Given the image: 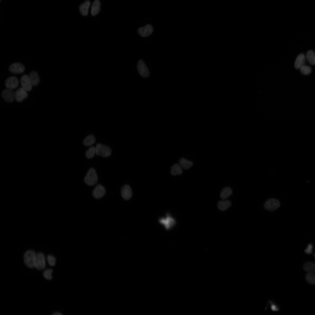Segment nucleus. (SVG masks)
Wrapping results in <instances>:
<instances>
[{"instance_id": "obj_12", "label": "nucleus", "mask_w": 315, "mask_h": 315, "mask_svg": "<svg viewBox=\"0 0 315 315\" xmlns=\"http://www.w3.org/2000/svg\"><path fill=\"white\" fill-rule=\"evenodd\" d=\"M153 29L152 26L147 24L144 27L139 28L138 30L139 34L143 37L148 36L152 33Z\"/></svg>"}, {"instance_id": "obj_8", "label": "nucleus", "mask_w": 315, "mask_h": 315, "mask_svg": "<svg viewBox=\"0 0 315 315\" xmlns=\"http://www.w3.org/2000/svg\"><path fill=\"white\" fill-rule=\"evenodd\" d=\"M137 67L138 71L141 76L147 77L148 76L149 74L148 70L142 60H140L139 61Z\"/></svg>"}, {"instance_id": "obj_2", "label": "nucleus", "mask_w": 315, "mask_h": 315, "mask_svg": "<svg viewBox=\"0 0 315 315\" xmlns=\"http://www.w3.org/2000/svg\"><path fill=\"white\" fill-rule=\"evenodd\" d=\"M158 221L167 230L172 228L176 223L175 219L169 213H167L165 217L160 218Z\"/></svg>"}, {"instance_id": "obj_14", "label": "nucleus", "mask_w": 315, "mask_h": 315, "mask_svg": "<svg viewBox=\"0 0 315 315\" xmlns=\"http://www.w3.org/2000/svg\"><path fill=\"white\" fill-rule=\"evenodd\" d=\"M27 96V91L22 87L18 89L15 92V99L18 102L23 101Z\"/></svg>"}, {"instance_id": "obj_28", "label": "nucleus", "mask_w": 315, "mask_h": 315, "mask_svg": "<svg viewBox=\"0 0 315 315\" xmlns=\"http://www.w3.org/2000/svg\"><path fill=\"white\" fill-rule=\"evenodd\" d=\"M306 279L309 284H315V275L314 274L307 273L306 275Z\"/></svg>"}, {"instance_id": "obj_30", "label": "nucleus", "mask_w": 315, "mask_h": 315, "mask_svg": "<svg viewBox=\"0 0 315 315\" xmlns=\"http://www.w3.org/2000/svg\"><path fill=\"white\" fill-rule=\"evenodd\" d=\"M300 68V71L302 74L307 75L311 72V68L309 66L303 65Z\"/></svg>"}, {"instance_id": "obj_18", "label": "nucleus", "mask_w": 315, "mask_h": 315, "mask_svg": "<svg viewBox=\"0 0 315 315\" xmlns=\"http://www.w3.org/2000/svg\"><path fill=\"white\" fill-rule=\"evenodd\" d=\"M100 4L99 0H95L93 2L91 6V13L94 16L97 14L100 10Z\"/></svg>"}, {"instance_id": "obj_33", "label": "nucleus", "mask_w": 315, "mask_h": 315, "mask_svg": "<svg viewBox=\"0 0 315 315\" xmlns=\"http://www.w3.org/2000/svg\"><path fill=\"white\" fill-rule=\"evenodd\" d=\"M313 246L311 244H309L306 249L305 250V252L307 254H310L312 252Z\"/></svg>"}, {"instance_id": "obj_4", "label": "nucleus", "mask_w": 315, "mask_h": 315, "mask_svg": "<svg viewBox=\"0 0 315 315\" xmlns=\"http://www.w3.org/2000/svg\"><path fill=\"white\" fill-rule=\"evenodd\" d=\"M111 153V150L108 147L100 144H98L97 145L96 147V154L97 155L106 157L110 156Z\"/></svg>"}, {"instance_id": "obj_36", "label": "nucleus", "mask_w": 315, "mask_h": 315, "mask_svg": "<svg viewBox=\"0 0 315 315\" xmlns=\"http://www.w3.org/2000/svg\"><path fill=\"white\" fill-rule=\"evenodd\" d=\"M1 0H0V1H1Z\"/></svg>"}, {"instance_id": "obj_20", "label": "nucleus", "mask_w": 315, "mask_h": 315, "mask_svg": "<svg viewBox=\"0 0 315 315\" xmlns=\"http://www.w3.org/2000/svg\"><path fill=\"white\" fill-rule=\"evenodd\" d=\"M90 5V2L87 1L81 4L79 7V10L81 14L86 16L88 13V9Z\"/></svg>"}, {"instance_id": "obj_15", "label": "nucleus", "mask_w": 315, "mask_h": 315, "mask_svg": "<svg viewBox=\"0 0 315 315\" xmlns=\"http://www.w3.org/2000/svg\"><path fill=\"white\" fill-rule=\"evenodd\" d=\"M121 196L125 200L130 199L132 196V192L130 187L128 185H125L121 189Z\"/></svg>"}, {"instance_id": "obj_35", "label": "nucleus", "mask_w": 315, "mask_h": 315, "mask_svg": "<svg viewBox=\"0 0 315 315\" xmlns=\"http://www.w3.org/2000/svg\"><path fill=\"white\" fill-rule=\"evenodd\" d=\"M314 257H315V254H314Z\"/></svg>"}, {"instance_id": "obj_25", "label": "nucleus", "mask_w": 315, "mask_h": 315, "mask_svg": "<svg viewBox=\"0 0 315 315\" xmlns=\"http://www.w3.org/2000/svg\"><path fill=\"white\" fill-rule=\"evenodd\" d=\"M306 58L309 62L311 65L315 64V54L312 50L308 51L306 55Z\"/></svg>"}, {"instance_id": "obj_13", "label": "nucleus", "mask_w": 315, "mask_h": 315, "mask_svg": "<svg viewBox=\"0 0 315 315\" xmlns=\"http://www.w3.org/2000/svg\"><path fill=\"white\" fill-rule=\"evenodd\" d=\"M105 193V190L104 188L101 185L99 184L94 188L92 192V195L94 198L99 199L103 197Z\"/></svg>"}, {"instance_id": "obj_29", "label": "nucleus", "mask_w": 315, "mask_h": 315, "mask_svg": "<svg viewBox=\"0 0 315 315\" xmlns=\"http://www.w3.org/2000/svg\"><path fill=\"white\" fill-rule=\"evenodd\" d=\"M52 270L51 269H48L46 270L43 272V276L46 279L50 280L52 279Z\"/></svg>"}, {"instance_id": "obj_21", "label": "nucleus", "mask_w": 315, "mask_h": 315, "mask_svg": "<svg viewBox=\"0 0 315 315\" xmlns=\"http://www.w3.org/2000/svg\"><path fill=\"white\" fill-rule=\"evenodd\" d=\"M31 82L33 86L38 85L40 81V79L38 74L36 72H31L29 76Z\"/></svg>"}, {"instance_id": "obj_22", "label": "nucleus", "mask_w": 315, "mask_h": 315, "mask_svg": "<svg viewBox=\"0 0 315 315\" xmlns=\"http://www.w3.org/2000/svg\"><path fill=\"white\" fill-rule=\"evenodd\" d=\"M178 163L182 168L185 170L189 169L193 164L192 162L184 158H182L180 159Z\"/></svg>"}, {"instance_id": "obj_32", "label": "nucleus", "mask_w": 315, "mask_h": 315, "mask_svg": "<svg viewBox=\"0 0 315 315\" xmlns=\"http://www.w3.org/2000/svg\"><path fill=\"white\" fill-rule=\"evenodd\" d=\"M271 310L273 311H278L279 309L278 306L274 304L271 301H270Z\"/></svg>"}, {"instance_id": "obj_24", "label": "nucleus", "mask_w": 315, "mask_h": 315, "mask_svg": "<svg viewBox=\"0 0 315 315\" xmlns=\"http://www.w3.org/2000/svg\"><path fill=\"white\" fill-rule=\"evenodd\" d=\"M232 190L230 188L225 187L222 189L220 192V197L223 200L225 199L231 195L232 193Z\"/></svg>"}, {"instance_id": "obj_23", "label": "nucleus", "mask_w": 315, "mask_h": 315, "mask_svg": "<svg viewBox=\"0 0 315 315\" xmlns=\"http://www.w3.org/2000/svg\"><path fill=\"white\" fill-rule=\"evenodd\" d=\"M170 172L173 176L181 174L183 172L182 168L179 164H175L171 167Z\"/></svg>"}, {"instance_id": "obj_17", "label": "nucleus", "mask_w": 315, "mask_h": 315, "mask_svg": "<svg viewBox=\"0 0 315 315\" xmlns=\"http://www.w3.org/2000/svg\"><path fill=\"white\" fill-rule=\"evenodd\" d=\"M304 270L307 273L315 274V263L312 262H305L303 265Z\"/></svg>"}, {"instance_id": "obj_31", "label": "nucleus", "mask_w": 315, "mask_h": 315, "mask_svg": "<svg viewBox=\"0 0 315 315\" xmlns=\"http://www.w3.org/2000/svg\"><path fill=\"white\" fill-rule=\"evenodd\" d=\"M47 260L49 265L51 266H54L56 263V259L52 255H48L47 257Z\"/></svg>"}, {"instance_id": "obj_26", "label": "nucleus", "mask_w": 315, "mask_h": 315, "mask_svg": "<svg viewBox=\"0 0 315 315\" xmlns=\"http://www.w3.org/2000/svg\"><path fill=\"white\" fill-rule=\"evenodd\" d=\"M95 141V139L92 135L87 136L84 140L83 144L86 146H90L93 144Z\"/></svg>"}, {"instance_id": "obj_11", "label": "nucleus", "mask_w": 315, "mask_h": 315, "mask_svg": "<svg viewBox=\"0 0 315 315\" xmlns=\"http://www.w3.org/2000/svg\"><path fill=\"white\" fill-rule=\"evenodd\" d=\"M9 71L12 73L20 74L22 73L24 71V65L20 63H14L11 65L9 68Z\"/></svg>"}, {"instance_id": "obj_27", "label": "nucleus", "mask_w": 315, "mask_h": 315, "mask_svg": "<svg viewBox=\"0 0 315 315\" xmlns=\"http://www.w3.org/2000/svg\"><path fill=\"white\" fill-rule=\"evenodd\" d=\"M96 154V147H91L86 152L85 156L88 158H91L94 157Z\"/></svg>"}, {"instance_id": "obj_5", "label": "nucleus", "mask_w": 315, "mask_h": 315, "mask_svg": "<svg viewBox=\"0 0 315 315\" xmlns=\"http://www.w3.org/2000/svg\"><path fill=\"white\" fill-rule=\"evenodd\" d=\"M46 266L45 256L41 252L36 254V259L34 263V267L39 270L44 269Z\"/></svg>"}, {"instance_id": "obj_6", "label": "nucleus", "mask_w": 315, "mask_h": 315, "mask_svg": "<svg viewBox=\"0 0 315 315\" xmlns=\"http://www.w3.org/2000/svg\"><path fill=\"white\" fill-rule=\"evenodd\" d=\"M280 205V203L278 200L274 198H270L265 202L264 207L267 210L273 211L279 207Z\"/></svg>"}, {"instance_id": "obj_16", "label": "nucleus", "mask_w": 315, "mask_h": 315, "mask_svg": "<svg viewBox=\"0 0 315 315\" xmlns=\"http://www.w3.org/2000/svg\"><path fill=\"white\" fill-rule=\"evenodd\" d=\"M231 204V202L230 200H225L219 201L217 203V206L219 210L224 211L228 209Z\"/></svg>"}, {"instance_id": "obj_34", "label": "nucleus", "mask_w": 315, "mask_h": 315, "mask_svg": "<svg viewBox=\"0 0 315 315\" xmlns=\"http://www.w3.org/2000/svg\"><path fill=\"white\" fill-rule=\"evenodd\" d=\"M52 315H62V314L60 312H56L54 313H53Z\"/></svg>"}, {"instance_id": "obj_19", "label": "nucleus", "mask_w": 315, "mask_h": 315, "mask_svg": "<svg viewBox=\"0 0 315 315\" xmlns=\"http://www.w3.org/2000/svg\"><path fill=\"white\" fill-rule=\"evenodd\" d=\"M305 62V56L304 54H300L297 57L295 63V67L296 69L303 66Z\"/></svg>"}, {"instance_id": "obj_9", "label": "nucleus", "mask_w": 315, "mask_h": 315, "mask_svg": "<svg viewBox=\"0 0 315 315\" xmlns=\"http://www.w3.org/2000/svg\"><path fill=\"white\" fill-rule=\"evenodd\" d=\"M22 88L27 91H30L33 86L29 76L27 75H23L20 80Z\"/></svg>"}, {"instance_id": "obj_10", "label": "nucleus", "mask_w": 315, "mask_h": 315, "mask_svg": "<svg viewBox=\"0 0 315 315\" xmlns=\"http://www.w3.org/2000/svg\"><path fill=\"white\" fill-rule=\"evenodd\" d=\"M19 81L18 78L15 76L8 78L6 80L5 85L7 88L13 90L18 87Z\"/></svg>"}, {"instance_id": "obj_1", "label": "nucleus", "mask_w": 315, "mask_h": 315, "mask_svg": "<svg viewBox=\"0 0 315 315\" xmlns=\"http://www.w3.org/2000/svg\"><path fill=\"white\" fill-rule=\"evenodd\" d=\"M36 254L33 250H29L24 253L23 260L25 265L28 268H32L34 267Z\"/></svg>"}, {"instance_id": "obj_7", "label": "nucleus", "mask_w": 315, "mask_h": 315, "mask_svg": "<svg viewBox=\"0 0 315 315\" xmlns=\"http://www.w3.org/2000/svg\"><path fill=\"white\" fill-rule=\"evenodd\" d=\"M4 99L8 102H13L15 99V92L13 90L7 88L4 90L1 93Z\"/></svg>"}, {"instance_id": "obj_3", "label": "nucleus", "mask_w": 315, "mask_h": 315, "mask_svg": "<svg viewBox=\"0 0 315 315\" xmlns=\"http://www.w3.org/2000/svg\"><path fill=\"white\" fill-rule=\"evenodd\" d=\"M98 177L95 169L90 168L88 171L84 178L85 183L89 186H92L96 183Z\"/></svg>"}]
</instances>
